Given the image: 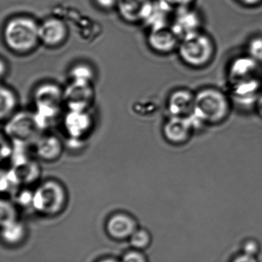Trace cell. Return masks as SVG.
<instances>
[{"instance_id": "cell-1", "label": "cell", "mask_w": 262, "mask_h": 262, "mask_svg": "<svg viewBox=\"0 0 262 262\" xmlns=\"http://www.w3.org/2000/svg\"><path fill=\"white\" fill-rule=\"evenodd\" d=\"M230 98L219 89L205 88L195 94V107L191 115L204 127L226 121L232 107Z\"/></svg>"}, {"instance_id": "cell-2", "label": "cell", "mask_w": 262, "mask_h": 262, "mask_svg": "<svg viewBox=\"0 0 262 262\" xmlns=\"http://www.w3.org/2000/svg\"><path fill=\"white\" fill-rule=\"evenodd\" d=\"M38 31L39 26L32 18L16 17L8 21L5 27V42L15 53H29L40 41Z\"/></svg>"}, {"instance_id": "cell-3", "label": "cell", "mask_w": 262, "mask_h": 262, "mask_svg": "<svg viewBox=\"0 0 262 262\" xmlns=\"http://www.w3.org/2000/svg\"><path fill=\"white\" fill-rule=\"evenodd\" d=\"M178 52L185 64L193 69H201L213 59L215 43L208 34L201 31L182 39Z\"/></svg>"}, {"instance_id": "cell-4", "label": "cell", "mask_w": 262, "mask_h": 262, "mask_svg": "<svg viewBox=\"0 0 262 262\" xmlns=\"http://www.w3.org/2000/svg\"><path fill=\"white\" fill-rule=\"evenodd\" d=\"M63 94L64 90L53 83L42 84L34 92V101L36 107L35 115L43 130L49 127L58 116L62 104H64Z\"/></svg>"}, {"instance_id": "cell-5", "label": "cell", "mask_w": 262, "mask_h": 262, "mask_svg": "<svg viewBox=\"0 0 262 262\" xmlns=\"http://www.w3.org/2000/svg\"><path fill=\"white\" fill-rule=\"evenodd\" d=\"M43 129L40 127L35 113L21 112L12 115L6 121L5 133L13 144L27 146L34 143L42 136Z\"/></svg>"}, {"instance_id": "cell-6", "label": "cell", "mask_w": 262, "mask_h": 262, "mask_svg": "<svg viewBox=\"0 0 262 262\" xmlns=\"http://www.w3.org/2000/svg\"><path fill=\"white\" fill-rule=\"evenodd\" d=\"M66 200V190L63 185L49 180L40 185L33 192L32 206L38 212L51 215L61 211Z\"/></svg>"}, {"instance_id": "cell-7", "label": "cell", "mask_w": 262, "mask_h": 262, "mask_svg": "<svg viewBox=\"0 0 262 262\" xmlns=\"http://www.w3.org/2000/svg\"><path fill=\"white\" fill-rule=\"evenodd\" d=\"M203 25L201 13L192 6L175 9L170 28L181 41L186 37L203 31Z\"/></svg>"}, {"instance_id": "cell-8", "label": "cell", "mask_w": 262, "mask_h": 262, "mask_svg": "<svg viewBox=\"0 0 262 262\" xmlns=\"http://www.w3.org/2000/svg\"><path fill=\"white\" fill-rule=\"evenodd\" d=\"M94 99L92 83L71 81L63 94L64 104L69 111H89Z\"/></svg>"}, {"instance_id": "cell-9", "label": "cell", "mask_w": 262, "mask_h": 262, "mask_svg": "<svg viewBox=\"0 0 262 262\" xmlns=\"http://www.w3.org/2000/svg\"><path fill=\"white\" fill-rule=\"evenodd\" d=\"M261 81L258 78H250L231 84V101L243 108L255 107L261 91Z\"/></svg>"}, {"instance_id": "cell-10", "label": "cell", "mask_w": 262, "mask_h": 262, "mask_svg": "<svg viewBox=\"0 0 262 262\" xmlns=\"http://www.w3.org/2000/svg\"><path fill=\"white\" fill-rule=\"evenodd\" d=\"M195 131L188 118L169 117L163 127V137L166 141L174 145L183 144L192 137Z\"/></svg>"}, {"instance_id": "cell-11", "label": "cell", "mask_w": 262, "mask_h": 262, "mask_svg": "<svg viewBox=\"0 0 262 262\" xmlns=\"http://www.w3.org/2000/svg\"><path fill=\"white\" fill-rule=\"evenodd\" d=\"M260 63L249 55L237 57L229 64L228 69V80L233 84L250 78H257Z\"/></svg>"}, {"instance_id": "cell-12", "label": "cell", "mask_w": 262, "mask_h": 262, "mask_svg": "<svg viewBox=\"0 0 262 262\" xmlns=\"http://www.w3.org/2000/svg\"><path fill=\"white\" fill-rule=\"evenodd\" d=\"M195 94L187 89L175 91L168 98L167 109L169 117L187 118L193 112Z\"/></svg>"}, {"instance_id": "cell-13", "label": "cell", "mask_w": 262, "mask_h": 262, "mask_svg": "<svg viewBox=\"0 0 262 262\" xmlns=\"http://www.w3.org/2000/svg\"><path fill=\"white\" fill-rule=\"evenodd\" d=\"M148 42L152 50L157 53H172L175 50H178L180 40L170 26L152 29L149 37Z\"/></svg>"}, {"instance_id": "cell-14", "label": "cell", "mask_w": 262, "mask_h": 262, "mask_svg": "<svg viewBox=\"0 0 262 262\" xmlns=\"http://www.w3.org/2000/svg\"><path fill=\"white\" fill-rule=\"evenodd\" d=\"M92 118L89 111H69L64 118V127L68 135L79 140L92 128Z\"/></svg>"}, {"instance_id": "cell-15", "label": "cell", "mask_w": 262, "mask_h": 262, "mask_svg": "<svg viewBox=\"0 0 262 262\" xmlns=\"http://www.w3.org/2000/svg\"><path fill=\"white\" fill-rule=\"evenodd\" d=\"M39 39L48 47H57L64 42L67 37V28L58 18H49L39 26Z\"/></svg>"}, {"instance_id": "cell-16", "label": "cell", "mask_w": 262, "mask_h": 262, "mask_svg": "<svg viewBox=\"0 0 262 262\" xmlns=\"http://www.w3.org/2000/svg\"><path fill=\"white\" fill-rule=\"evenodd\" d=\"M174 9L166 4L163 0L149 2L143 21H146L152 29L167 27L169 21H172L171 15Z\"/></svg>"}, {"instance_id": "cell-17", "label": "cell", "mask_w": 262, "mask_h": 262, "mask_svg": "<svg viewBox=\"0 0 262 262\" xmlns=\"http://www.w3.org/2000/svg\"><path fill=\"white\" fill-rule=\"evenodd\" d=\"M35 146L37 155L44 161H56L63 154V143L55 135H42Z\"/></svg>"}, {"instance_id": "cell-18", "label": "cell", "mask_w": 262, "mask_h": 262, "mask_svg": "<svg viewBox=\"0 0 262 262\" xmlns=\"http://www.w3.org/2000/svg\"><path fill=\"white\" fill-rule=\"evenodd\" d=\"M107 230L111 236L123 239L131 237L136 231V227L133 219L125 214H118L108 222Z\"/></svg>"}, {"instance_id": "cell-19", "label": "cell", "mask_w": 262, "mask_h": 262, "mask_svg": "<svg viewBox=\"0 0 262 262\" xmlns=\"http://www.w3.org/2000/svg\"><path fill=\"white\" fill-rule=\"evenodd\" d=\"M149 0H118V8L123 18L129 21L143 20Z\"/></svg>"}, {"instance_id": "cell-20", "label": "cell", "mask_w": 262, "mask_h": 262, "mask_svg": "<svg viewBox=\"0 0 262 262\" xmlns=\"http://www.w3.org/2000/svg\"><path fill=\"white\" fill-rule=\"evenodd\" d=\"M21 183H30L38 180L40 171L38 164L32 160H26L14 165L12 168Z\"/></svg>"}, {"instance_id": "cell-21", "label": "cell", "mask_w": 262, "mask_h": 262, "mask_svg": "<svg viewBox=\"0 0 262 262\" xmlns=\"http://www.w3.org/2000/svg\"><path fill=\"white\" fill-rule=\"evenodd\" d=\"M18 105V99L15 92L7 86L1 87V120L7 121L15 115Z\"/></svg>"}, {"instance_id": "cell-22", "label": "cell", "mask_w": 262, "mask_h": 262, "mask_svg": "<svg viewBox=\"0 0 262 262\" xmlns=\"http://www.w3.org/2000/svg\"><path fill=\"white\" fill-rule=\"evenodd\" d=\"M3 237L7 243H18L24 235L23 226L16 221L3 225Z\"/></svg>"}, {"instance_id": "cell-23", "label": "cell", "mask_w": 262, "mask_h": 262, "mask_svg": "<svg viewBox=\"0 0 262 262\" xmlns=\"http://www.w3.org/2000/svg\"><path fill=\"white\" fill-rule=\"evenodd\" d=\"M21 183L13 169L2 172L1 190L7 193H15Z\"/></svg>"}, {"instance_id": "cell-24", "label": "cell", "mask_w": 262, "mask_h": 262, "mask_svg": "<svg viewBox=\"0 0 262 262\" xmlns=\"http://www.w3.org/2000/svg\"><path fill=\"white\" fill-rule=\"evenodd\" d=\"M71 81L81 82H93L94 73L89 66L79 64L73 67L70 72Z\"/></svg>"}, {"instance_id": "cell-25", "label": "cell", "mask_w": 262, "mask_h": 262, "mask_svg": "<svg viewBox=\"0 0 262 262\" xmlns=\"http://www.w3.org/2000/svg\"><path fill=\"white\" fill-rule=\"evenodd\" d=\"M247 55L256 60L258 62H262V36L257 35L252 37L246 46Z\"/></svg>"}, {"instance_id": "cell-26", "label": "cell", "mask_w": 262, "mask_h": 262, "mask_svg": "<svg viewBox=\"0 0 262 262\" xmlns=\"http://www.w3.org/2000/svg\"><path fill=\"white\" fill-rule=\"evenodd\" d=\"M130 242L133 247L137 248V249H143L149 244L150 237L146 231L136 230L131 235Z\"/></svg>"}, {"instance_id": "cell-27", "label": "cell", "mask_w": 262, "mask_h": 262, "mask_svg": "<svg viewBox=\"0 0 262 262\" xmlns=\"http://www.w3.org/2000/svg\"><path fill=\"white\" fill-rule=\"evenodd\" d=\"M15 209L10 203L7 201L1 202V222L2 225L10 222L15 221Z\"/></svg>"}, {"instance_id": "cell-28", "label": "cell", "mask_w": 262, "mask_h": 262, "mask_svg": "<svg viewBox=\"0 0 262 262\" xmlns=\"http://www.w3.org/2000/svg\"><path fill=\"white\" fill-rule=\"evenodd\" d=\"M166 4L169 5L174 10L180 8L189 7L192 6L195 0H163Z\"/></svg>"}, {"instance_id": "cell-29", "label": "cell", "mask_w": 262, "mask_h": 262, "mask_svg": "<svg viewBox=\"0 0 262 262\" xmlns=\"http://www.w3.org/2000/svg\"><path fill=\"white\" fill-rule=\"evenodd\" d=\"M258 244L256 242L253 241V240H248L245 243L244 246H243V249H244V253L248 254V255H254L255 256L257 252H258Z\"/></svg>"}, {"instance_id": "cell-30", "label": "cell", "mask_w": 262, "mask_h": 262, "mask_svg": "<svg viewBox=\"0 0 262 262\" xmlns=\"http://www.w3.org/2000/svg\"><path fill=\"white\" fill-rule=\"evenodd\" d=\"M122 262H146V260L139 252H131L125 255Z\"/></svg>"}, {"instance_id": "cell-31", "label": "cell", "mask_w": 262, "mask_h": 262, "mask_svg": "<svg viewBox=\"0 0 262 262\" xmlns=\"http://www.w3.org/2000/svg\"><path fill=\"white\" fill-rule=\"evenodd\" d=\"M32 199H33V193L29 191H25V192H20L18 201L23 206H27V205H32Z\"/></svg>"}, {"instance_id": "cell-32", "label": "cell", "mask_w": 262, "mask_h": 262, "mask_svg": "<svg viewBox=\"0 0 262 262\" xmlns=\"http://www.w3.org/2000/svg\"><path fill=\"white\" fill-rule=\"evenodd\" d=\"M95 3L102 9L109 10L118 6V0H95Z\"/></svg>"}, {"instance_id": "cell-33", "label": "cell", "mask_w": 262, "mask_h": 262, "mask_svg": "<svg viewBox=\"0 0 262 262\" xmlns=\"http://www.w3.org/2000/svg\"><path fill=\"white\" fill-rule=\"evenodd\" d=\"M232 262H258L254 255H248L243 252L241 255L237 256Z\"/></svg>"}, {"instance_id": "cell-34", "label": "cell", "mask_w": 262, "mask_h": 262, "mask_svg": "<svg viewBox=\"0 0 262 262\" xmlns=\"http://www.w3.org/2000/svg\"><path fill=\"white\" fill-rule=\"evenodd\" d=\"M243 6H248V7H253L258 5L261 4L262 0H237Z\"/></svg>"}, {"instance_id": "cell-35", "label": "cell", "mask_w": 262, "mask_h": 262, "mask_svg": "<svg viewBox=\"0 0 262 262\" xmlns=\"http://www.w3.org/2000/svg\"><path fill=\"white\" fill-rule=\"evenodd\" d=\"M255 110H256L257 113L259 115L260 118H262V92L260 94L259 97H258V100H257L256 104L255 107Z\"/></svg>"}, {"instance_id": "cell-36", "label": "cell", "mask_w": 262, "mask_h": 262, "mask_svg": "<svg viewBox=\"0 0 262 262\" xmlns=\"http://www.w3.org/2000/svg\"><path fill=\"white\" fill-rule=\"evenodd\" d=\"M99 262H117V261H115V260H113V259H106V260H103V261H101Z\"/></svg>"}]
</instances>
